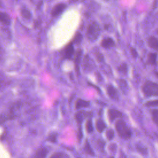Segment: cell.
<instances>
[{
	"mask_svg": "<svg viewBox=\"0 0 158 158\" xmlns=\"http://www.w3.org/2000/svg\"><path fill=\"white\" fill-rule=\"evenodd\" d=\"M81 40H82V35L80 33H77L73 39V41H72L73 43H75V44H79L81 41Z\"/></svg>",
	"mask_w": 158,
	"mask_h": 158,
	"instance_id": "obj_22",
	"label": "cell"
},
{
	"mask_svg": "<svg viewBox=\"0 0 158 158\" xmlns=\"http://www.w3.org/2000/svg\"><path fill=\"white\" fill-rule=\"evenodd\" d=\"M81 56H82V51L80 49H78L75 54L74 57V62L75 66V70L78 73L80 72V65L81 60Z\"/></svg>",
	"mask_w": 158,
	"mask_h": 158,
	"instance_id": "obj_5",
	"label": "cell"
},
{
	"mask_svg": "<svg viewBox=\"0 0 158 158\" xmlns=\"http://www.w3.org/2000/svg\"><path fill=\"white\" fill-rule=\"evenodd\" d=\"M109 158H114V157H109Z\"/></svg>",
	"mask_w": 158,
	"mask_h": 158,
	"instance_id": "obj_35",
	"label": "cell"
},
{
	"mask_svg": "<svg viewBox=\"0 0 158 158\" xmlns=\"http://www.w3.org/2000/svg\"><path fill=\"white\" fill-rule=\"evenodd\" d=\"M147 107H156L158 106V99L149 101L144 104Z\"/></svg>",
	"mask_w": 158,
	"mask_h": 158,
	"instance_id": "obj_24",
	"label": "cell"
},
{
	"mask_svg": "<svg viewBox=\"0 0 158 158\" xmlns=\"http://www.w3.org/2000/svg\"><path fill=\"white\" fill-rule=\"evenodd\" d=\"M108 115H109V118L110 120L113 121L117 118H118L122 117V114L121 112H120L117 110L111 109L108 110Z\"/></svg>",
	"mask_w": 158,
	"mask_h": 158,
	"instance_id": "obj_9",
	"label": "cell"
},
{
	"mask_svg": "<svg viewBox=\"0 0 158 158\" xmlns=\"http://www.w3.org/2000/svg\"><path fill=\"white\" fill-rule=\"evenodd\" d=\"M101 29L98 23L96 22H93L89 25L86 30V37L90 41L96 40L99 34H100Z\"/></svg>",
	"mask_w": 158,
	"mask_h": 158,
	"instance_id": "obj_3",
	"label": "cell"
},
{
	"mask_svg": "<svg viewBox=\"0 0 158 158\" xmlns=\"http://www.w3.org/2000/svg\"><path fill=\"white\" fill-rule=\"evenodd\" d=\"M96 130L99 132L101 133L106 128V124L102 120L99 119L96 122Z\"/></svg>",
	"mask_w": 158,
	"mask_h": 158,
	"instance_id": "obj_16",
	"label": "cell"
},
{
	"mask_svg": "<svg viewBox=\"0 0 158 158\" xmlns=\"http://www.w3.org/2000/svg\"><path fill=\"white\" fill-rule=\"evenodd\" d=\"M89 106V102L83 100V99H78L76 102L75 107L77 109H81V108L88 107Z\"/></svg>",
	"mask_w": 158,
	"mask_h": 158,
	"instance_id": "obj_13",
	"label": "cell"
},
{
	"mask_svg": "<svg viewBox=\"0 0 158 158\" xmlns=\"http://www.w3.org/2000/svg\"><path fill=\"white\" fill-rule=\"evenodd\" d=\"M152 119L153 122L158 126V109H154L151 111Z\"/></svg>",
	"mask_w": 158,
	"mask_h": 158,
	"instance_id": "obj_19",
	"label": "cell"
},
{
	"mask_svg": "<svg viewBox=\"0 0 158 158\" xmlns=\"http://www.w3.org/2000/svg\"><path fill=\"white\" fill-rule=\"evenodd\" d=\"M92 60L90 59V58L88 56H86L84 58L83 60V69L85 70H89L92 67Z\"/></svg>",
	"mask_w": 158,
	"mask_h": 158,
	"instance_id": "obj_15",
	"label": "cell"
},
{
	"mask_svg": "<svg viewBox=\"0 0 158 158\" xmlns=\"http://www.w3.org/2000/svg\"><path fill=\"white\" fill-rule=\"evenodd\" d=\"M82 136H83V134H82L81 128V127H79L78 131V138L79 141H80V140H81V139L82 138Z\"/></svg>",
	"mask_w": 158,
	"mask_h": 158,
	"instance_id": "obj_31",
	"label": "cell"
},
{
	"mask_svg": "<svg viewBox=\"0 0 158 158\" xmlns=\"http://www.w3.org/2000/svg\"><path fill=\"white\" fill-rule=\"evenodd\" d=\"M66 5L64 3H59L56 5L51 10V14L53 17H57L60 15L65 9Z\"/></svg>",
	"mask_w": 158,
	"mask_h": 158,
	"instance_id": "obj_4",
	"label": "cell"
},
{
	"mask_svg": "<svg viewBox=\"0 0 158 158\" xmlns=\"http://www.w3.org/2000/svg\"><path fill=\"white\" fill-rule=\"evenodd\" d=\"M106 137L109 140H112L114 137V131L112 129H109L106 131Z\"/></svg>",
	"mask_w": 158,
	"mask_h": 158,
	"instance_id": "obj_28",
	"label": "cell"
},
{
	"mask_svg": "<svg viewBox=\"0 0 158 158\" xmlns=\"http://www.w3.org/2000/svg\"><path fill=\"white\" fill-rule=\"evenodd\" d=\"M118 70L122 73H127V70H128V67H127V65L126 64H120L118 67Z\"/></svg>",
	"mask_w": 158,
	"mask_h": 158,
	"instance_id": "obj_27",
	"label": "cell"
},
{
	"mask_svg": "<svg viewBox=\"0 0 158 158\" xmlns=\"http://www.w3.org/2000/svg\"><path fill=\"white\" fill-rule=\"evenodd\" d=\"M49 141H51V142H55L56 139V134H51L48 139Z\"/></svg>",
	"mask_w": 158,
	"mask_h": 158,
	"instance_id": "obj_29",
	"label": "cell"
},
{
	"mask_svg": "<svg viewBox=\"0 0 158 158\" xmlns=\"http://www.w3.org/2000/svg\"><path fill=\"white\" fill-rule=\"evenodd\" d=\"M148 44L149 47L154 50H158V39L154 36H151L148 39Z\"/></svg>",
	"mask_w": 158,
	"mask_h": 158,
	"instance_id": "obj_12",
	"label": "cell"
},
{
	"mask_svg": "<svg viewBox=\"0 0 158 158\" xmlns=\"http://www.w3.org/2000/svg\"><path fill=\"white\" fill-rule=\"evenodd\" d=\"M118 84L119 85V86L122 91H123L125 88H127V83L125 80H122V79L118 80Z\"/></svg>",
	"mask_w": 158,
	"mask_h": 158,
	"instance_id": "obj_26",
	"label": "cell"
},
{
	"mask_svg": "<svg viewBox=\"0 0 158 158\" xmlns=\"http://www.w3.org/2000/svg\"><path fill=\"white\" fill-rule=\"evenodd\" d=\"M115 128L118 135L123 139H129L131 136V132L125 121L118 119L115 122Z\"/></svg>",
	"mask_w": 158,
	"mask_h": 158,
	"instance_id": "obj_1",
	"label": "cell"
},
{
	"mask_svg": "<svg viewBox=\"0 0 158 158\" xmlns=\"http://www.w3.org/2000/svg\"><path fill=\"white\" fill-rule=\"evenodd\" d=\"M21 15L26 19H30L31 17V14L30 12L25 9H23L21 10Z\"/></svg>",
	"mask_w": 158,
	"mask_h": 158,
	"instance_id": "obj_21",
	"label": "cell"
},
{
	"mask_svg": "<svg viewBox=\"0 0 158 158\" xmlns=\"http://www.w3.org/2000/svg\"><path fill=\"white\" fill-rule=\"evenodd\" d=\"M91 115H92L91 112H85V111H79L75 114V118L76 120L77 121V122L79 124H80L83 122V120L85 117L91 116Z\"/></svg>",
	"mask_w": 158,
	"mask_h": 158,
	"instance_id": "obj_8",
	"label": "cell"
},
{
	"mask_svg": "<svg viewBox=\"0 0 158 158\" xmlns=\"http://www.w3.org/2000/svg\"><path fill=\"white\" fill-rule=\"evenodd\" d=\"M50 158H69V156L64 152H56L53 154Z\"/></svg>",
	"mask_w": 158,
	"mask_h": 158,
	"instance_id": "obj_20",
	"label": "cell"
},
{
	"mask_svg": "<svg viewBox=\"0 0 158 158\" xmlns=\"http://www.w3.org/2000/svg\"><path fill=\"white\" fill-rule=\"evenodd\" d=\"M157 35H158V30L157 31Z\"/></svg>",
	"mask_w": 158,
	"mask_h": 158,
	"instance_id": "obj_36",
	"label": "cell"
},
{
	"mask_svg": "<svg viewBox=\"0 0 158 158\" xmlns=\"http://www.w3.org/2000/svg\"><path fill=\"white\" fill-rule=\"evenodd\" d=\"M0 22L5 25H9L10 23V19L6 13L0 12Z\"/></svg>",
	"mask_w": 158,
	"mask_h": 158,
	"instance_id": "obj_14",
	"label": "cell"
},
{
	"mask_svg": "<svg viewBox=\"0 0 158 158\" xmlns=\"http://www.w3.org/2000/svg\"><path fill=\"white\" fill-rule=\"evenodd\" d=\"M156 59H157V54L151 52L148 55V62L150 64H155L156 62Z\"/></svg>",
	"mask_w": 158,
	"mask_h": 158,
	"instance_id": "obj_17",
	"label": "cell"
},
{
	"mask_svg": "<svg viewBox=\"0 0 158 158\" xmlns=\"http://www.w3.org/2000/svg\"><path fill=\"white\" fill-rule=\"evenodd\" d=\"M96 58H97L98 60L99 61V62H102V61L104 60L103 56H102L101 53H98V54L96 55Z\"/></svg>",
	"mask_w": 158,
	"mask_h": 158,
	"instance_id": "obj_33",
	"label": "cell"
},
{
	"mask_svg": "<svg viewBox=\"0 0 158 158\" xmlns=\"http://www.w3.org/2000/svg\"><path fill=\"white\" fill-rule=\"evenodd\" d=\"M48 154V149L44 148H40L33 156L32 158H45Z\"/></svg>",
	"mask_w": 158,
	"mask_h": 158,
	"instance_id": "obj_10",
	"label": "cell"
},
{
	"mask_svg": "<svg viewBox=\"0 0 158 158\" xmlns=\"http://www.w3.org/2000/svg\"><path fill=\"white\" fill-rule=\"evenodd\" d=\"M0 5H1V2H0Z\"/></svg>",
	"mask_w": 158,
	"mask_h": 158,
	"instance_id": "obj_37",
	"label": "cell"
},
{
	"mask_svg": "<svg viewBox=\"0 0 158 158\" xmlns=\"http://www.w3.org/2000/svg\"><path fill=\"white\" fill-rule=\"evenodd\" d=\"M101 46L104 48L109 49L114 46V41L111 38H106L101 41Z\"/></svg>",
	"mask_w": 158,
	"mask_h": 158,
	"instance_id": "obj_11",
	"label": "cell"
},
{
	"mask_svg": "<svg viewBox=\"0 0 158 158\" xmlns=\"http://www.w3.org/2000/svg\"><path fill=\"white\" fill-rule=\"evenodd\" d=\"M74 53L73 44L72 42L67 44L64 49V56L68 59H71Z\"/></svg>",
	"mask_w": 158,
	"mask_h": 158,
	"instance_id": "obj_6",
	"label": "cell"
},
{
	"mask_svg": "<svg viewBox=\"0 0 158 158\" xmlns=\"http://www.w3.org/2000/svg\"><path fill=\"white\" fill-rule=\"evenodd\" d=\"M116 148H117V146L115 143H112L109 146V150L112 152H114L116 151Z\"/></svg>",
	"mask_w": 158,
	"mask_h": 158,
	"instance_id": "obj_30",
	"label": "cell"
},
{
	"mask_svg": "<svg viewBox=\"0 0 158 158\" xmlns=\"http://www.w3.org/2000/svg\"><path fill=\"white\" fill-rule=\"evenodd\" d=\"M98 145L100 146V148H101V149H103V148H104V144H105V143H104V141H103L102 140H99L98 141Z\"/></svg>",
	"mask_w": 158,
	"mask_h": 158,
	"instance_id": "obj_34",
	"label": "cell"
},
{
	"mask_svg": "<svg viewBox=\"0 0 158 158\" xmlns=\"http://www.w3.org/2000/svg\"><path fill=\"white\" fill-rule=\"evenodd\" d=\"M84 148H85V152H86L87 154H89V155H91V156H94V152H93V149H91V146H90V145H89V143H88V141H86L85 144Z\"/></svg>",
	"mask_w": 158,
	"mask_h": 158,
	"instance_id": "obj_18",
	"label": "cell"
},
{
	"mask_svg": "<svg viewBox=\"0 0 158 158\" xmlns=\"http://www.w3.org/2000/svg\"><path fill=\"white\" fill-rule=\"evenodd\" d=\"M143 92L146 96H158V83L151 81H146L143 86Z\"/></svg>",
	"mask_w": 158,
	"mask_h": 158,
	"instance_id": "obj_2",
	"label": "cell"
},
{
	"mask_svg": "<svg viewBox=\"0 0 158 158\" xmlns=\"http://www.w3.org/2000/svg\"><path fill=\"white\" fill-rule=\"evenodd\" d=\"M86 129L87 130V131L90 133H92L93 131V124H92V122L91 120H88L86 122Z\"/></svg>",
	"mask_w": 158,
	"mask_h": 158,
	"instance_id": "obj_25",
	"label": "cell"
},
{
	"mask_svg": "<svg viewBox=\"0 0 158 158\" xmlns=\"http://www.w3.org/2000/svg\"><path fill=\"white\" fill-rule=\"evenodd\" d=\"M136 148L137 151H138L139 152H140V153H141V154H144V155L147 154V152H148L147 149H146V148H144V146H141V145L138 144L136 145Z\"/></svg>",
	"mask_w": 158,
	"mask_h": 158,
	"instance_id": "obj_23",
	"label": "cell"
},
{
	"mask_svg": "<svg viewBox=\"0 0 158 158\" xmlns=\"http://www.w3.org/2000/svg\"><path fill=\"white\" fill-rule=\"evenodd\" d=\"M107 93L109 96L110 98H112V99L117 100L118 99L117 90L112 85H109L107 86Z\"/></svg>",
	"mask_w": 158,
	"mask_h": 158,
	"instance_id": "obj_7",
	"label": "cell"
},
{
	"mask_svg": "<svg viewBox=\"0 0 158 158\" xmlns=\"http://www.w3.org/2000/svg\"><path fill=\"white\" fill-rule=\"evenodd\" d=\"M131 54L133 57H136L138 56V53L135 48H131Z\"/></svg>",
	"mask_w": 158,
	"mask_h": 158,
	"instance_id": "obj_32",
	"label": "cell"
}]
</instances>
